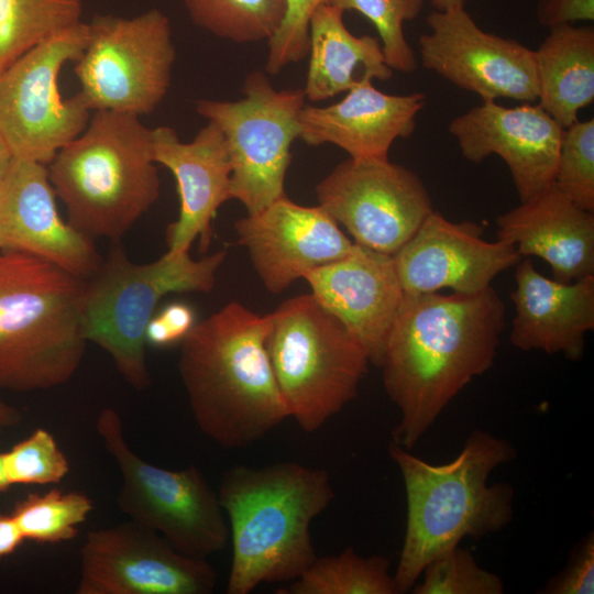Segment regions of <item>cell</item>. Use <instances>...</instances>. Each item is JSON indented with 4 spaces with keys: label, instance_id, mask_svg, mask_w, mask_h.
<instances>
[{
    "label": "cell",
    "instance_id": "6da1fadb",
    "mask_svg": "<svg viewBox=\"0 0 594 594\" xmlns=\"http://www.w3.org/2000/svg\"><path fill=\"white\" fill-rule=\"evenodd\" d=\"M505 305L490 286L477 294H404L381 369L399 411L393 443L411 450L449 403L494 364Z\"/></svg>",
    "mask_w": 594,
    "mask_h": 594
},
{
    "label": "cell",
    "instance_id": "7a4b0ae2",
    "mask_svg": "<svg viewBox=\"0 0 594 594\" xmlns=\"http://www.w3.org/2000/svg\"><path fill=\"white\" fill-rule=\"evenodd\" d=\"M270 314L232 301L180 342L178 372L199 430L226 450L245 449L289 418L266 350Z\"/></svg>",
    "mask_w": 594,
    "mask_h": 594
},
{
    "label": "cell",
    "instance_id": "3957f363",
    "mask_svg": "<svg viewBox=\"0 0 594 594\" xmlns=\"http://www.w3.org/2000/svg\"><path fill=\"white\" fill-rule=\"evenodd\" d=\"M406 495V526L393 573L398 594L408 593L425 566L464 538L481 539L509 525L515 492L509 483L488 484L491 473L516 459L507 439L473 430L450 462L432 464L391 443Z\"/></svg>",
    "mask_w": 594,
    "mask_h": 594
},
{
    "label": "cell",
    "instance_id": "277c9868",
    "mask_svg": "<svg viewBox=\"0 0 594 594\" xmlns=\"http://www.w3.org/2000/svg\"><path fill=\"white\" fill-rule=\"evenodd\" d=\"M334 495L324 469L295 461L229 468L218 488L232 544L227 594L299 578L318 557L310 525Z\"/></svg>",
    "mask_w": 594,
    "mask_h": 594
},
{
    "label": "cell",
    "instance_id": "5b68a950",
    "mask_svg": "<svg viewBox=\"0 0 594 594\" xmlns=\"http://www.w3.org/2000/svg\"><path fill=\"white\" fill-rule=\"evenodd\" d=\"M85 278L41 257L0 251V388L35 392L67 383L87 339Z\"/></svg>",
    "mask_w": 594,
    "mask_h": 594
},
{
    "label": "cell",
    "instance_id": "8992f818",
    "mask_svg": "<svg viewBox=\"0 0 594 594\" xmlns=\"http://www.w3.org/2000/svg\"><path fill=\"white\" fill-rule=\"evenodd\" d=\"M46 166L68 223L92 240L120 241L160 196L152 129L136 116L91 112Z\"/></svg>",
    "mask_w": 594,
    "mask_h": 594
},
{
    "label": "cell",
    "instance_id": "52a82bcc",
    "mask_svg": "<svg viewBox=\"0 0 594 594\" xmlns=\"http://www.w3.org/2000/svg\"><path fill=\"white\" fill-rule=\"evenodd\" d=\"M227 252L195 260L189 252H166L139 264L114 242L95 274L85 280L82 320L87 341L112 359L136 391L151 385L145 331L160 300L170 293L210 292Z\"/></svg>",
    "mask_w": 594,
    "mask_h": 594
},
{
    "label": "cell",
    "instance_id": "ba28073f",
    "mask_svg": "<svg viewBox=\"0 0 594 594\" xmlns=\"http://www.w3.org/2000/svg\"><path fill=\"white\" fill-rule=\"evenodd\" d=\"M270 317L266 350L289 417L316 432L355 398L369 355L311 293L286 299Z\"/></svg>",
    "mask_w": 594,
    "mask_h": 594
},
{
    "label": "cell",
    "instance_id": "9c48e42d",
    "mask_svg": "<svg viewBox=\"0 0 594 594\" xmlns=\"http://www.w3.org/2000/svg\"><path fill=\"white\" fill-rule=\"evenodd\" d=\"M96 431L120 472L117 503L131 521L156 531L187 556L207 559L226 548V514L198 466L168 470L144 460L131 448L121 416L111 407L98 414Z\"/></svg>",
    "mask_w": 594,
    "mask_h": 594
},
{
    "label": "cell",
    "instance_id": "30bf717a",
    "mask_svg": "<svg viewBox=\"0 0 594 594\" xmlns=\"http://www.w3.org/2000/svg\"><path fill=\"white\" fill-rule=\"evenodd\" d=\"M75 62L76 94L91 111L153 112L168 92L176 48L169 19L158 9L133 18L97 14Z\"/></svg>",
    "mask_w": 594,
    "mask_h": 594
},
{
    "label": "cell",
    "instance_id": "8fae6325",
    "mask_svg": "<svg viewBox=\"0 0 594 594\" xmlns=\"http://www.w3.org/2000/svg\"><path fill=\"white\" fill-rule=\"evenodd\" d=\"M238 101L200 99L196 111L222 132L231 160V196L254 213L285 195L290 147L300 135L302 89H275L260 70L249 74Z\"/></svg>",
    "mask_w": 594,
    "mask_h": 594
},
{
    "label": "cell",
    "instance_id": "7c38bea8",
    "mask_svg": "<svg viewBox=\"0 0 594 594\" xmlns=\"http://www.w3.org/2000/svg\"><path fill=\"white\" fill-rule=\"evenodd\" d=\"M87 22L36 44L0 74V132L14 158L47 165L87 127L91 111L74 95L63 98L59 74L76 62Z\"/></svg>",
    "mask_w": 594,
    "mask_h": 594
},
{
    "label": "cell",
    "instance_id": "4fadbf2b",
    "mask_svg": "<svg viewBox=\"0 0 594 594\" xmlns=\"http://www.w3.org/2000/svg\"><path fill=\"white\" fill-rule=\"evenodd\" d=\"M316 195L354 243L392 256L433 211L419 176L389 160L349 158L317 184Z\"/></svg>",
    "mask_w": 594,
    "mask_h": 594
},
{
    "label": "cell",
    "instance_id": "5bb4252c",
    "mask_svg": "<svg viewBox=\"0 0 594 594\" xmlns=\"http://www.w3.org/2000/svg\"><path fill=\"white\" fill-rule=\"evenodd\" d=\"M79 563L76 594H210L218 582L207 559L131 520L89 531Z\"/></svg>",
    "mask_w": 594,
    "mask_h": 594
},
{
    "label": "cell",
    "instance_id": "9a60e30c",
    "mask_svg": "<svg viewBox=\"0 0 594 594\" xmlns=\"http://www.w3.org/2000/svg\"><path fill=\"white\" fill-rule=\"evenodd\" d=\"M426 23L430 32L418 41L426 69L479 95L482 101L508 98L537 102L539 85L534 50L484 31L464 6L435 10Z\"/></svg>",
    "mask_w": 594,
    "mask_h": 594
},
{
    "label": "cell",
    "instance_id": "2e32d148",
    "mask_svg": "<svg viewBox=\"0 0 594 594\" xmlns=\"http://www.w3.org/2000/svg\"><path fill=\"white\" fill-rule=\"evenodd\" d=\"M448 131L472 163L499 156L520 202L553 184L563 128L538 103L508 108L482 101L453 118Z\"/></svg>",
    "mask_w": 594,
    "mask_h": 594
},
{
    "label": "cell",
    "instance_id": "e0dca14e",
    "mask_svg": "<svg viewBox=\"0 0 594 594\" xmlns=\"http://www.w3.org/2000/svg\"><path fill=\"white\" fill-rule=\"evenodd\" d=\"M482 233L483 228L475 222H452L433 210L393 255L404 294L444 288L477 294L488 288L499 273L521 261L514 245L485 241Z\"/></svg>",
    "mask_w": 594,
    "mask_h": 594
},
{
    "label": "cell",
    "instance_id": "ac0fdd59",
    "mask_svg": "<svg viewBox=\"0 0 594 594\" xmlns=\"http://www.w3.org/2000/svg\"><path fill=\"white\" fill-rule=\"evenodd\" d=\"M234 229L261 282L273 294L344 257L354 245L320 206H301L286 195L237 220Z\"/></svg>",
    "mask_w": 594,
    "mask_h": 594
},
{
    "label": "cell",
    "instance_id": "d6986e66",
    "mask_svg": "<svg viewBox=\"0 0 594 594\" xmlns=\"http://www.w3.org/2000/svg\"><path fill=\"white\" fill-rule=\"evenodd\" d=\"M47 166L14 158L0 184V251L34 255L88 278L102 257L57 209Z\"/></svg>",
    "mask_w": 594,
    "mask_h": 594
},
{
    "label": "cell",
    "instance_id": "ffe728a7",
    "mask_svg": "<svg viewBox=\"0 0 594 594\" xmlns=\"http://www.w3.org/2000/svg\"><path fill=\"white\" fill-rule=\"evenodd\" d=\"M317 301L338 318L381 366L404 290L392 255L354 243L344 257L302 277Z\"/></svg>",
    "mask_w": 594,
    "mask_h": 594
},
{
    "label": "cell",
    "instance_id": "44dd1931",
    "mask_svg": "<svg viewBox=\"0 0 594 594\" xmlns=\"http://www.w3.org/2000/svg\"><path fill=\"white\" fill-rule=\"evenodd\" d=\"M152 138L153 158L174 175L179 197L178 218L166 231L168 252H189L198 238L206 251L217 210L232 199V167L226 139L210 121L190 142L180 141L169 127L152 129Z\"/></svg>",
    "mask_w": 594,
    "mask_h": 594
},
{
    "label": "cell",
    "instance_id": "7402d4cb",
    "mask_svg": "<svg viewBox=\"0 0 594 594\" xmlns=\"http://www.w3.org/2000/svg\"><path fill=\"white\" fill-rule=\"evenodd\" d=\"M426 95H389L364 79L345 97L327 107L305 105L299 117L300 135L312 146L333 144L353 160H388L397 139L409 138Z\"/></svg>",
    "mask_w": 594,
    "mask_h": 594
},
{
    "label": "cell",
    "instance_id": "603a6c76",
    "mask_svg": "<svg viewBox=\"0 0 594 594\" xmlns=\"http://www.w3.org/2000/svg\"><path fill=\"white\" fill-rule=\"evenodd\" d=\"M515 280L513 345L581 360L585 334L594 329V275L563 283L543 276L530 260H524L517 264Z\"/></svg>",
    "mask_w": 594,
    "mask_h": 594
},
{
    "label": "cell",
    "instance_id": "cb8c5ba5",
    "mask_svg": "<svg viewBox=\"0 0 594 594\" xmlns=\"http://www.w3.org/2000/svg\"><path fill=\"white\" fill-rule=\"evenodd\" d=\"M497 240L544 260L553 278L571 283L594 275V213L553 184L496 219Z\"/></svg>",
    "mask_w": 594,
    "mask_h": 594
},
{
    "label": "cell",
    "instance_id": "d4e9b609",
    "mask_svg": "<svg viewBox=\"0 0 594 594\" xmlns=\"http://www.w3.org/2000/svg\"><path fill=\"white\" fill-rule=\"evenodd\" d=\"M343 12L323 3L310 16V58L302 89L310 102L346 92L364 79L387 80L393 75L385 63L380 38L353 35L343 22Z\"/></svg>",
    "mask_w": 594,
    "mask_h": 594
},
{
    "label": "cell",
    "instance_id": "484cf974",
    "mask_svg": "<svg viewBox=\"0 0 594 594\" xmlns=\"http://www.w3.org/2000/svg\"><path fill=\"white\" fill-rule=\"evenodd\" d=\"M537 103L563 129L594 100V29L564 24L549 29L535 51Z\"/></svg>",
    "mask_w": 594,
    "mask_h": 594
},
{
    "label": "cell",
    "instance_id": "4316f807",
    "mask_svg": "<svg viewBox=\"0 0 594 594\" xmlns=\"http://www.w3.org/2000/svg\"><path fill=\"white\" fill-rule=\"evenodd\" d=\"M384 556L363 557L352 547L334 556L317 557L296 580L278 594H398Z\"/></svg>",
    "mask_w": 594,
    "mask_h": 594
},
{
    "label": "cell",
    "instance_id": "83f0119b",
    "mask_svg": "<svg viewBox=\"0 0 594 594\" xmlns=\"http://www.w3.org/2000/svg\"><path fill=\"white\" fill-rule=\"evenodd\" d=\"M82 0H0V74L42 41L81 22Z\"/></svg>",
    "mask_w": 594,
    "mask_h": 594
},
{
    "label": "cell",
    "instance_id": "f1b7e54d",
    "mask_svg": "<svg viewBox=\"0 0 594 594\" xmlns=\"http://www.w3.org/2000/svg\"><path fill=\"white\" fill-rule=\"evenodd\" d=\"M191 21L237 43L268 41L280 28L286 0H183Z\"/></svg>",
    "mask_w": 594,
    "mask_h": 594
},
{
    "label": "cell",
    "instance_id": "f546056e",
    "mask_svg": "<svg viewBox=\"0 0 594 594\" xmlns=\"http://www.w3.org/2000/svg\"><path fill=\"white\" fill-rule=\"evenodd\" d=\"M92 509L94 503L85 493L52 488L43 494H29L11 515L24 540L61 543L76 538L78 526Z\"/></svg>",
    "mask_w": 594,
    "mask_h": 594
},
{
    "label": "cell",
    "instance_id": "4dcf8cb0",
    "mask_svg": "<svg viewBox=\"0 0 594 594\" xmlns=\"http://www.w3.org/2000/svg\"><path fill=\"white\" fill-rule=\"evenodd\" d=\"M341 10H354L375 26L385 63L393 70L411 73L418 66L416 55L404 34V23L416 19L424 0H330Z\"/></svg>",
    "mask_w": 594,
    "mask_h": 594
},
{
    "label": "cell",
    "instance_id": "1f68e13d",
    "mask_svg": "<svg viewBox=\"0 0 594 594\" xmlns=\"http://www.w3.org/2000/svg\"><path fill=\"white\" fill-rule=\"evenodd\" d=\"M413 594H503V580L483 569L470 550L457 546L431 560Z\"/></svg>",
    "mask_w": 594,
    "mask_h": 594
},
{
    "label": "cell",
    "instance_id": "d6a6232c",
    "mask_svg": "<svg viewBox=\"0 0 594 594\" xmlns=\"http://www.w3.org/2000/svg\"><path fill=\"white\" fill-rule=\"evenodd\" d=\"M553 185L581 208L594 212V119L563 129Z\"/></svg>",
    "mask_w": 594,
    "mask_h": 594
},
{
    "label": "cell",
    "instance_id": "836d02e7",
    "mask_svg": "<svg viewBox=\"0 0 594 594\" xmlns=\"http://www.w3.org/2000/svg\"><path fill=\"white\" fill-rule=\"evenodd\" d=\"M2 461L10 485L56 484L69 473L68 459L54 436L43 428L2 452Z\"/></svg>",
    "mask_w": 594,
    "mask_h": 594
},
{
    "label": "cell",
    "instance_id": "e575fe53",
    "mask_svg": "<svg viewBox=\"0 0 594 594\" xmlns=\"http://www.w3.org/2000/svg\"><path fill=\"white\" fill-rule=\"evenodd\" d=\"M330 0H286L285 19L267 41L265 72L277 75L288 64L306 57L309 52V20L317 7Z\"/></svg>",
    "mask_w": 594,
    "mask_h": 594
},
{
    "label": "cell",
    "instance_id": "d590c367",
    "mask_svg": "<svg viewBox=\"0 0 594 594\" xmlns=\"http://www.w3.org/2000/svg\"><path fill=\"white\" fill-rule=\"evenodd\" d=\"M543 594H593L594 593V535L587 534L573 548L566 565L551 578Z\"/></svg>",
    "mask_w": 594,
    "mask_h": 594
},
{
    "label": "cell",
    "instance_id": "8d00e7d4",
    "mask_svg": "<svg viewBox=\"0 0 594 594\" xmlns=\"http://www.w3.org/2000/svg\"><path fill=\"white\" fill-rule=\"evenodd\" d=\"M195 324V311L189 305L169 302L150 319L145 331L146 343L162 348L182 342Z\"/></svg>",
    "mask_w": 594,
    "mask_h": 594
},
{
    "label": "cell",
    "instance_id": "74e56055",
    "mask_svg": "<svg viewBox=\"0 0 594 594\" xmlns=\"http://www.w3.org/2000/svg\"><path fill=\"white\" fill-rule=\"evenodd\" d=\"M536 18L548 29L580 21L593 22L594 0H538Z\"/></svg>",
    "mask_w": 594,
    "mask_h": 594
},
{
    "label": "cell",
    "instance_id": "f35d334b",
    "mask_svg": "<svg viewBox=\"0 0 594 594\" xmlns=\"http://www.w3.org/2000/svg\"><path fill=\"white\" fill-rule=\"evenodd\" d=\"M24 538L11 514H0V559L12 554Z\"/></svg>",
    "mask_w": 594,
    "mask_h": 594
},
{
    "label": "cell",
    "instance_id": "ab89813d",
    "mask_svg": "<svg viewBox=\"0 0 594 594\" xmlns=\"http://www.w3.org/2000/svg\"><path fill=\"white\" fill-rule=\"evenodd\" d=\"M20 413L0 398V435L20 422Z\"/></svg>",
    "mask_w": 594,
    "mask_h": 594
},
{
    "label": "cell",
    "instance_id": "60d3db41",
    "mask_svg": "<svg viewBox=\"0 0 594 594\" xmlns=\"http://www.w3.org/2000/svg\"><path fill=\"white\" fill-rule=\"evenodd\" d=\"M14 157L0 132V184L6 177Z\"/></svg>",
    "mask_w": 594,
    "mask_h": 594
},
{
    "label": "cell",
    "instance_id": "b9f144b4",
    "mask_svg": "<svg viewBox=\"0 0 594 594\" xmlns=\"http://www.w3.org/2000/svg\"><path fill=\"white\" fill-rule=\"evenodd\" d=\"M466 0H430L437 11H443L455 6H464Z\"/></svg>",
    "mask_w": 594,
    "mask_h": 594
},
{
    "label": "cell",
    "instance_id": "7bdbcfd3",
    "mask_svg": "<svg viewBox=\"0 0 594 594\" xmlns=\"http://www.w3.org/2000/svg\"><path fill=\"white\" fill-rule=\"evenodd\" d=\"M10 486L3 469L2 452H0V494L8 491Z\"/></svg>",
    "mask_w": 594,
    "mask_h": 594
}]
</instances>
